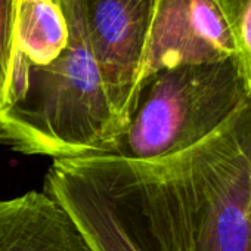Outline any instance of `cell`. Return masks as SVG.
<instances>
[{
  "label": "cell",
  "mask_w": 251,
  "mask_h": 251,
  "mask_svg": "<svg viewBox=\"0 0 251 251\" xmlns=\"http://www.w3.org/2000/svg\"><path fill=\"white\" fill-rule=\"evenodd\" d=\"M95 251H251V99L155 160H55L45 189Z\"/></svg>",
  "instance_id": "obj_1"
},
{
  "label": "cell",
  "mask_w": 251,
  "mask_h": 251,
  "mask_svg": "<svg viewBox=\"0 0 251 251\" xmlns=\"http://www.w3.org/2000/svg\"><path fill=\"white\" fill-rule=\"evenodd\" d=\"M53 2L68 25L67 48L48 65H28L23 90L0 112V145L53 161L105 155L123 126L92 53L84 0Z\"/></svg>",
  "instance_id": "obj_2"
},
{
  "label": "cell",
  "mask_w": 251,
  "mask_h": 251,
  "mask_svg": "<svg viewBox=\"0 0 251 251\" xmlns=\"http://www.w3.org/2000/svg\"><path fill=\"white\" fill-rule=\"evenodd\" d=\"M247 99L233 58L155 71L105 155L155 160L185 151L216 132Z\"/></svg>",
  "instance_id": "obj_3"
},
{
  "label": "cell",
  "mask_w": 251,
  "mask_h": 251,
  "mask_svg": "<svg viewBox=\"0 0 251 251\" xmlns=\"http://www.w3.org/2000/svg\"><path fill=\"white\" fill-rule=\"evenodd\" d=\"M163 0H84L87 34L108 99L123 126L132 118Z\"/></svg>",
  "instance_id": "obj_4"
},
{
  "label": "cell",
  "mask_w": 251,
  "mask_h": 251,
  "mask_svg": "<svg viewBox=\"0 0 251 251\" xmlns=\"http://www.w3.org/2000/svg\"><path fill=\"white\" fill-rule=\"evenodd\" d=\"M230 58V36L210 0H163L150 42L147 77L164 68Z\"/></svg>",
  "instance_id": "obj_5"
},
{
  "label": "cell",
  "mask_w": 251,
  "mask_h": 251,
  "mask_svg": "<svg viewBox=\"0 0 251 251\" xmlns=\"http://www.w3.org/2000/svg\"><path fill=\"white\" fill-rule=\"evenodd\" d=\"M0 251H95L70 213L45 191L0 200Z\"/></svg>",
  "instance_id": "obj_6"
},
{
  "label": "cell",
  "mask_w": 251,
  "mask_h": 251,
  "mask_svg": "<svg viewBox=\"0 0 251 251\" xmlns=\"http://www.w3.org/2000/svg\"><path fill=\"white\" fill-rule=\"evenodd\" d=\"M67 43L68 25L53 0H21L17 48L28 65L53 62Z\"/></svg>",
  "instance_id": "obj_7"
},
{
  "label": "cell",
  "mask_w": 251,
  "mask_h": 251,
  "mask_svg": "<svg viewBox=\"0 0 251 251\" xmlns=\"http://www.w3.org/2000/svg\"><path fill=\"white\" fill-rule=\"evenodd\" d=\"M219 12L233 46V61L251 99V0H210Z\"/></svg>",
  "instance_id": "obj_8"
},
{
  "label": "cell",
  "mask_w": 251,
  "mask_h": 251,
  "mask_svg": "<svg viewBox=\"0 0 251 251\" xmlns=\"http://www.w3.org/2000/svg\"><path fill=\"white\" fill-rule=\"evenodd\" d=\"M21 0H0V112L11 103L18 56V14Z\"/></svg>",
  "instance_id": "obj_9"
}]
</instances>
